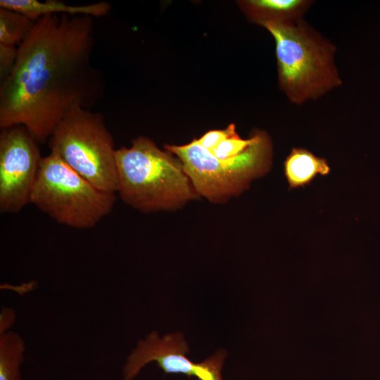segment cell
<instances>
[{
	"label": "cell",
	"mask_w": 380,
	"mask_h": 380,
	"mask_svg": "<svg viewBox=\"0 0 380 380\" xmlns=\"http://www.w3.org/2000/svg\"><path fill=\"white\" fill-rule=\"evenodd\" d=\"M34 22L19 12L0 8V44L18 46L30 32Z\"/></svg>",
	"instance_id": "obj_13"
},
{
	"label": "cell",
	"mask_w": 380,
	"mask_h": 380,
	"mask_svg": "<svg viewBox=\"0 0 380 380\" xmlns=\"http://www.w3.org/2000/svg\"><path fill=\"white\" fill-rule=\"evenodd\" d=\"M116 194L102 191L55 154L42 158L30 203L58 224L89 229L112 210Z\"/></svg>",
	"instance_id": "obj_5"
},
{
	"label": "cell",
	"mask_w": 380,
	"mask_h": 380,
	"mask_svg": "<svg viewBox=\"0 0 380 380\" xmlns=\"http://www.w3.org/2000/svg\"><path fill=\"white\" fill-rule=\"evenodd\" d=\"M18 46L0 44V82L4 80L11 72L17 61Z\"/></svg>",
	"instance_id": "obj_16"
},
{
	"label": "cell",
	"mask_w": 380,
	"mask_h": 380,
	"mask_svg": "<svg viewBox=\"0 0 380 380\" xmlns=\"http://www.w3.org/2000/svg\"><path fill=\"white\" fill-rule=\"evenodd\" d=\"M0 8L19 12L31 20L49 15H88L94 18L109 15L111 6L106 1L70 5L58 0H0Z\"/></svg>",
	"instance_id": "obj_9"
},
{
	"label": "cell",
	"mask_w": 380,
	"mask_h": 380,
	"mask_svg": "<svg viewBox=\"0 0 380 380\" xmlns=\"http://www.w3.org/2000/svg\"><path fill=\"white\" fill-rule=\"evenodd\" d=\"M94 20L64 14L34 22L0 82L1 129L23 125L44 144L69 110L90 109L103 97L104 77L92 61Z\"/></svg>",
	"instance_id": "obj_1"
},
{
	"label": "cell",
	"mask_w": 380,
	"mask_h": 380,
	"mask_svg": "<svg viewBox=\"0 0 380 380\" xmlns=\"http://www.w3.org/2000/svg\"><path fill=\"white\" fill-rule=\"evenodd\" d=\"M312 4L308 0H252L248 4L262 24L266 21L286 22L302 18Z\"/></svg>",
	"instance_id": "obj_11"
},
{
	"label": "cell",
	"mask_w": 380,
	"mask_h": 380,
	"mask_svg": "<svg viewBox=\"0 0 380 380\" xmlns=\"http://www.w3.org/2000/svg\"><path fill=\"white\" fill-rule=\"evenodd\" d=\"M48 144L50 153L94 186L117 192V149L101 113L74 107L58 122Z\"/></svg>",
	"instance_id": "obj_4"
},
{
	"label": "cell",
	"mask_w": 380,
	"mask_h": 380,
	"mask_svg": "<svg viewBox=\"0 0 380 380\" xmlns=\"http://www.w3.org/2000/svg\"><path fill=\"white\" fill-rule=\"evenodd\" d=\"M189 348L182 333L160 337L153 331L140 340L128 355L122 368L123 380H134L142 368L155 362L165 374H182L198 380H224L222 369L227 353L218 349L201 362L191 361L186 355Z\"/></svg>",
	"instance_id": "obj_7"
},
{
	"label": "cell",
	"mask_w": 380,
	"mask_h": 380,
	"mask_svg": "<svg viewBox=\"0 0 380 380\" xmlns=\"http://www.w3.org/2000/svg\"><path fill=\"white\" fill-rule=\"evenodd\" d=\"M116 162L117 193L142 213L175 210L198 196L179 158L149 138L139 137L130 147L117 149Z\"/></svg>",
	"instance_id": "obj_2"
},
{
	"label": "cell",
	"mask_w": 380,
	"mask_h": 380,
	"mask_svg": "<svg viewBox=\"0 0 380 380\" xmlns=\"http://www.w3.org/2000/svg\"><path fill=\"white\" fill-rule=\"evenodd\" d=\"M325 158L318 157L303 148H293L284 163V172L289 189L304 187L317 176L329 174Z\"/></svg>",
	"instance_id": "obj_10"
},
{
	"label": "cell",
	"mask_w": 380,
	"mask_h": 380,
	"mask_svg": "<svg viewBox=\"0 0 380 380\" xmlns=\"http://www.w3.org/2000/svg\"><path fill=\"white\" fill-rule=\"evenodd\" d=\"M21 380H23V379H21Z\"/></svg>",
	"instance_id": "obj_18"
},
{
	"label": "cell",
	"mask_w": 380,
	"mask_h": 380,
	"mask_svg": "<svg viewBox=\"0 0 380 380\" xmlns=\"http://www.w3.org/2000/svg\"><path fill=\"white\" fill-rule=\"evenodd\" d=\"M262 25L274 39L280 86L291 102L318 99L341 84L335 46L302 18Z\"/></svg>",
	"instance_id": "obj_3"
},
{
	"label": "cell",
	"mask_w": 380,
	"mask_h": 380,
	"mask_svg": "<svg viewBox=\"0 0 380 380\" xmlns=\"http://www.w3.org/2000/svg\"><path fill=\"white\" fill-rule=\"evenodd\" d=\"M39 144L23 125L1 129V213H18L30 203L43 158Z\"/></svg>",
	"instance_id": "obj_6"
},
{
	"label": "cell",
	"mask_w": 380,
	"mask_h": 380,
	"mask_svg": "<svg viewBox=\"0 0 380 380\" xmlns=\"http://www.w3.org/2000/svg\"><path fill=\"white\" fill-rule=\"evenodd\" d=\"M15 311L8 307H3L0 312V335L10 331L15 321Z\"/></svg>",
	"instance_id": "obj_17"
},
{
	"label": "cell",
	"mask_w": 380,
	"mask_h": 380,
	"mask_svg": "<svg viewBox=\"0 0 380 380\" xmlns=\"http://www.w3.org/2000/svg\"><path fill=\"white\" fill-rule=\"evenodd\" d=\"M237 134L234 125L223 130H211L197 139L199 144L211 152L224 140Z\"/></svg>",
	"instance_id": "obj_15"
},
{
	"label": "cell",
	"mask_w": 380,
	"mask_h": 380,
	"mask_svg": "<svg viewBox=\"0 0 380 380\" xmlns=\"http://www.w3.org/2000/svg\"><path fill=\"white\" fill-rule=\"evenodd\" d=\"M260 134L261 132H258L250 138L243 139L237 134L222 141L211 153L223 162H231L248 151L257 142Z\"/></svg>",
	"instance_id": "obj_14"
},
{
	"label": "cell",
	"mask_w": 380,
	"mask_h": 380,
	"mask_svg": "<svg viewBox=\"0 0 380 380\" xmlns=\"http://www.w3.org/2000/svg\"><path fill=\"white\" fill-rule=\"evenodd\" d=\"M181 161L198 196L222 203L246 190L251 181L236 167L221 161L201 146L198 140L182 146L165 145Z\"/></svg>",
	"instance_id": "obj_8"
},
{
	"label": "cell",
	"mask_w": 380,
	"mask_h": 380,
	"mask_svg": "<svg viewBox=\"0 0 380 380\" xmlns=\"http://www.w3.org/2000/svg\"><path fill=\"white\" fill-rule=\"evenodd\" d=\"M25 342L17 332L0 335V380H21L20 367L25 352Z\"/></svg>",
	"instance_id": "obj_12"
}]
</instances>
